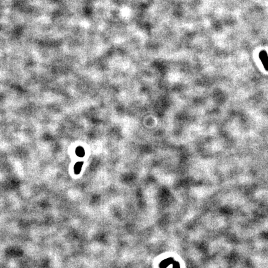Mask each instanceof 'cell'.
<instances>
[{"label":"cell","mask_w":268,"mask_h":268,"mask_svg":"<svg viewBox=\"0 0 268 268\" xmlns=\"http://www.w3.org/2000/svg\"><path fill=\"white\" fill-rule=\"evenodd\" d=\"M82 165H83V163L82 162H80V163H77L76 164H75V166L74 167V170H75V173L77 174H78L79 172H80L81 171V169H82Z\"/></svg>","instance_id":"6da1fadb"},{"label":"cell","mask_w":268,"mask_h":268,"mask_svg":"<svg viewBox=\"0 0 268 268\" xmlns=\"http://www.w3.org/2000/svg\"><path fill=\"white\" fill-rule=\"evenodd\" d=\"M76 153L77 155L82 157L84 155V150L82 147H78L76 150Z\"/></svg>","instance_id":"7a4b0ae2"}]
</instances>
